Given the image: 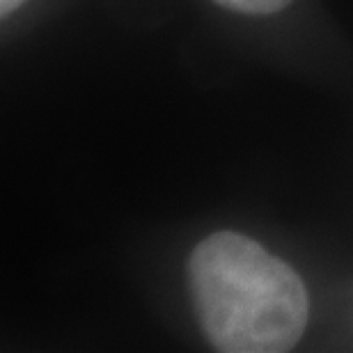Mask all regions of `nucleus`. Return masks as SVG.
I'll return each instance as SVG.
<instances>
[{
  "instance_id": "obj_1",
  "label": "nucleus",
  "mask_w": 353,
  "mask_h": 353,
  "mask_svg": "<svg viewBox=\"0 0 353 353\" xmlns=\"http://www.w3.org/2000/svg\"><path fill=\"white\" fill-rule=\"evenodd\" d=\"M195 314L223 353L292 351L307 326V292L299 273L255 239L216 232L188 257Z\"/></svg>"
},
{
  "instance_id": "obj_2",
  "label": "nucleus",
  "mask_w": 353,
  "mask_h": 353,
  "mask_svg": "<svg viewBox=\"0 0 353 353\" xmlns=\"http://www.w3.org/2000/svg\"><path fill=\"white\" fill-rule=\"evenodd\" d=\"M225 10L250 14V17H266V14H278L292 5V0H214Z\"/></svg>"
},
{
  "instance_id": "obj_3",
  "label": "nucleus",
  "mask_w": 353,
  "mask_h": 353,
  "mask_svg": "<svg viewBox=\"0 0 353 353\" xmlns=\"http://www.w3.org/2000/svg\"><path fill=\"white\" fill-rule=\"evenodd\" d=\"M23 3H26V0H0V14L7 17V14H12L17 7H21Z\"/></svg>"
}]
</instances>
